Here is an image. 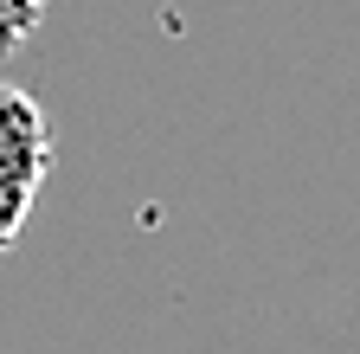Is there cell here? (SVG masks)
Listing matches in <instances>:
<instances>
[{
    "instance_id": "6da1fadb",
    "label": "cell",
    "mask_w": 360,
    "mask_h": 354,
    "mask_svg": "<svg viewBox=\"0 0 360 354\" xmlns=\"http://www.w3.org/2000/svg\"><path fill=\"white\" fill-rule=\"evenodd\" d=\"M45 174H52V122L39 97L0 84V251H13V239L26 232Z\"/></svg>"
},
{
    "instance_id": "7a4b0ae2",
    "label": "cell",
    "mask_w": 360,
    "mask_h": 354,
    "mask_svg": "<svg viewBox=\"0 0 360 354\" xmlns=\"http://www.w3.org/2000/svg\"><path fill=\"white\" fill-rule=\"evenodd\" d=\"M45 26V0H0V58Z\"/></svg>"
}]
</instances>
